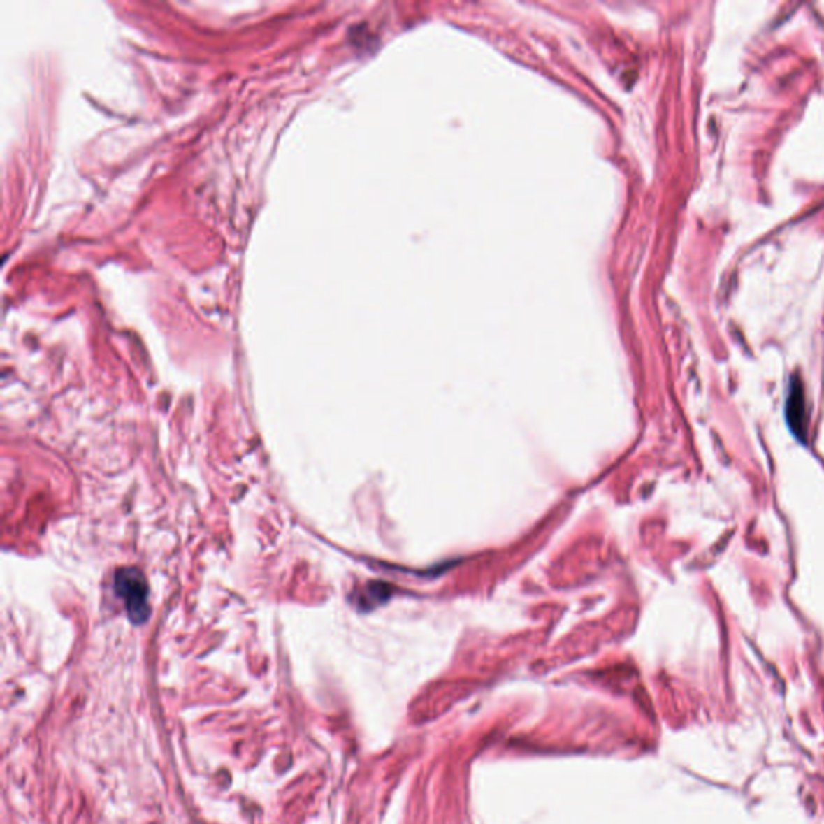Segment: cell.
Instances as JSON below:
<instances>
[{
	"label": "cell",
	"mask_w": 824,
	"mask_h": 824,
	"mask_svg": "<svg viewBox=\"0 0 824 824\" xmlns=\"http://www.w3.org/2000/svg\"><path fill=\"white\" fill-rule=\"evenodd\" d=\"M804 406H805V403H804V391H802V384L800 382L794 380L792 382L790 395H789V401H788V419H789L790 427L799 433L805 432V416H804L805 407Z\"/></svg>",
	"instance_id": "cell-2"
},
{
	"label": "cell",
	"mask_w": 824,
	"mask_h": 824,
	"mask_svg": "<svg viewBox=\"0 0 824 824\" xmlns=\"http://www.w3.org/2000/svg\"><path fill=\"white\" fill-rule=\"evenodd\" d=\"M116 593L124 600L126 610L134 623H142L148 616L147 581L137 568H121L115 577Z\"/></svg>",
	"instance_id": "cell-1"
}]
</instances>
